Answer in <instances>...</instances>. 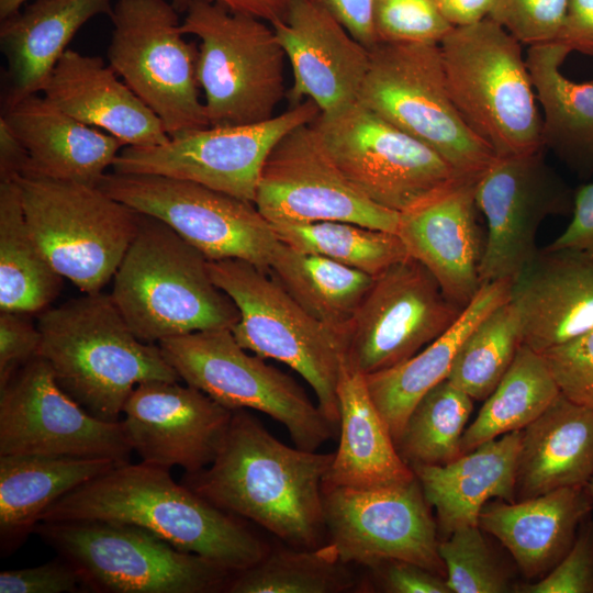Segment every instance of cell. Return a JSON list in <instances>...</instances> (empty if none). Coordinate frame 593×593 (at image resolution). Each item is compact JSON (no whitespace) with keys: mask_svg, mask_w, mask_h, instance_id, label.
<instances>
[{"mask_svg":"<svg viewBox=\"0 0 593 593\" xmlns=\"http://www.w3.org/2000/svg\"><path fill=\"white\" fill-rule=\"evenodd\" d=\"M181 14L189 5L198 0H169ZM216 2L232 12L242 13L260 19L269 24L282 19L292 0H204Z\"/></svg>","mask_w":593,"mask_h":593,"instance_id":"cell-53","label":"cell"},{"mask_svg":"<svg viewBox=\"0 0 593 593\" xmlns=\"http://www.w3.org/2000/svg\"><path fill=\"white\" fill-rule=\"evenodd\" d=\"M122 414L126 439L142 462L192 474L216 458L233 411L192 385L156 380L139 383Z\"/></svg>","mask_w":593,"mask_h":593,"instance_id":"cell-21","label":"cell"},{"mask_svg":"<svg viewBox=\"0 0 593 593\" xmlns=\"http://www.w3.org/2000/svg\"><path fill=\"white\" fill-rule=\"evenodd\" d=\"M34 532L77 569L85 589L99 592L211 593L225 591L234 574L127 523L40 522Z\"/></svg>","mask_w":593,"mask_h":593,"instance_id":"cell-7","label":"cell"},{"mask_svg":"<svg viewBox=\"0 0 593 593\" xmlns=\"http://www.w3.org/2000/svg\"><path fill=\"white\" fill-rule=\"evenodd\" d=\"M557 42L571 52L593 56V0H568L564 24Z\"/></svg>","mask_w":593,"mask_h":593,"instance_id":"cell-52","label":"cell"},{"mask_svg":"<svg viewBox=\"0 0 593 593\" xmlns=\"http://www.w3.org/2000/svg\"><path fill=\"white\" fill-rule=\"evenodd\" d=\"M592 510L585 486H567L522 501H489L479 526L501 541L533 579L546 575L564 557Z\"/></svg>","mask_w":593,"mask_h":593,"instance_id":"cell-27","label":"cell"},{"mask_svg":"<svg viewBox=\"0 0 593 593\" xmlns=\"http://www.w3.org/2000/svg\"><path fill=\"white\" fill-rule=\"evenodd\" d=\"M368 568L385 592L451 593L445 578L412 562L387 560Z\"/></svg>","mask_w":593,"mask_h":593,"instance_id":"cell-49","label":"cell"},{"mask_svg":"<svg viewBox=\"0 0 593 593\" xmlns=\"http://www.w3.org/2000/svg\"><path fill=\"white\" fill-rule=\"evenodd\" d=\"M570 53L558 42L528 46L526 63L542 108V147L588 179L593 175V82H575L561 72Z\"/></svg>","mask_w":593,"mask_h":593,"instance_id":"cell-34","label":"cell"},{"mask_svg":"<svg viewBox=\"0 0 593 593\" xmlns=\"http://www.w3.org/2000/svg\"><path fill=\"white\" fill-rule=\"evenodd\" d=\"M473 399L448 379L432 388L414 406L395 440L402 459L417 465H446L461 456L460 441Z\"/></svg>","mask_w":593,"mask_h":593,"instance_id":"cell-40","label":"cell"},{"mask_svg":"<svg viewBox=\"0 0 593 593\" xmlns=\"http://www.w3.org/2000/svg\"><path fill=\"white\" fill-rule=\"evenodd\" d=\"M550 249L573 248L593 257V182L574 190L571 221L549 245Z\"/></svg>","mask_w":593,"mask_h":593,"instance_id":"cell-50","label":"cell"},{"mask_svg":"<svg viewBox=\"0 0 593 593\" xmlns=\"http://www.w3.org/2000/svg\"><path fill=\"white\" fill-rule=\"evenodd\" d=\"M585 489H586L588 493L590 494V496L593 500V477L591 478V480L585 485Z\"/></svg>","mask_w":593,"mask_h":593,"instance_id":"cell-57","label":"cell"},{"mask_svg":"<svg viewBox=\"0 0 593 593\" xmlns=\"http://www.w3.org/2000/svg\"><path fill=\"white\" fill-rule=\"evenodd\" d=\"M254 204L271 224L343 221L398 234L401 219L345 178L313 122L293 128L272 148Z\"/></svg>","mask_w":593,"mask_h":593,"instance_id":"cell-18","label":"cell"},{"mask_svg":"<svg viewBox=\"0 0 593 593\" xmlns=\"http://www.w3.org/2000/svg\"><path fill=\"white\" fill-rule=\"evenodd\" d=\"M157 345L187 384L231 411L255 410L272 417L299 448L315 451L337 430L293 378L248 354L231 328L193 332Z\"/></svg>","mask_w":593,"mask_h":593,"instance_id":"cell-11","label":"cell"},{"mask_svg":"<svg viewBox=\"0 0 593 593\" xmlns=\"http://www.w3.org/2000/svg\"><path fill=\"white\" fill-rule=\"evenodd\" d=\"M90 519L145 528L177 549L208 558L234 573L255 564L270 550L245 519L177 483L168 469L142 461L116 465L58 499L40 517V522Z\"/></svg>","mask_w":593,"mask_h":593,"instance_id":"cell-2","label":"cell"},{"mask_svg":"<svg viewBox=\"0 0 593 593\" xmlns=\"http://www.w3.org/2000/svg\"><path fill=\"white\" fill-rule=\"evenodd\" d=\"M511 280L483 283L457 321L407 360L365 374L370 396L395 440L417 402L446 380L468 335L493 310L511 299Z\"/></svg>","mask_w":593,"mask_h":593,"instance_id":"cell-32","label":"cell"},{"mask_svg":"<svg viewBox=\"0 0 593 593\" xmlns=\"http://www.w3.org/2000/svg\"><path fill=\"white\" fill-rule=\"evenodd\" d=\"M208 267L239 311L231 328L237 343L296 371L338 429L337 384L345 358L340 337L310 315L269 270L242 259L209 260Z\"/></svg>","mask_w":593,"mask_h":593,"instance_id":"cell-6","label":"cell"},{"mask_svg":"<svg viewBox=\"0 0 593 593\" xmlns=\"http://www.w3.org/2000/svg\"><path fill=\"white\" fill-rule=\"evenodd\" d=\"M358 101L477 182L496 156L466 124L447 87L439 44L379 43Z\"/></svg>","mask_w":593,"mask_h":593,"instance_id":"cell-9","label":"cell"},{"mask_svg":"<svg viewBox=\"0 0 593 593\" xmlns=\"http://www.w3.org/2000/svg\"><path fill=\"white\" fill-rule=\"evenodd\" d=\"M42 92L71 118L104 130L124 146H155L170 138L158 116L99 56L67 48Z\"/></svg>","mask_w":593,"mask_h":593,"instance_id":"cell-25","label":"cell"},{"mask_svg":"<svg viewBox=\"0 0 593 593\" xmlns=\"http://www.w3.org/2000/svg\"><path fill=\"white\" fill-rule=\"evenodd\" d=\"M339 445L323 486L374 488L416 477L400 456L388 424L374 405L365 374L344 358L337 384Z\"/></svg>","mask_w":593,"mask_h":593,"instance_id":"cell-30","label":"cell"},{"mask_svg":"<svg viewBox=\"0 0 593 593\" xmlns=\"http://www.w3.org/2000/svg\"><path fill=\"white\" fill-rule=\"evenodd\" d=\"M116 465L120 462L100 457L0 456L2 552L9 553L20 547L54 502Z\"/></svg>","mask_w":593,"mask_h":593,"instance_id":"cell-33","label":"cell"},{"mask_svg":"<svg viewBox=\"0 0 593 593\" xmlns=\"http://www.w3.org/2000/svg\"><path fill=\"white\" fill-rule=\"evenodd\" d=\"M496 0H435L452 27H465L488 19Z\"/></svg>","mask_w":593,"mask_h":593,"instance_id":"cell-55","label":"cell"},{"mask_svg":"<svg viewBox=\"0 0 593 593\" xmlns=\"http://www.w3.org/2000/svg\"><path fill=\"white\" fill-rule=\"evenodd\" d=\"M320 113L314 101L307 99L262 122L206 126L155 146H125L112 169L118 174L192 181L254 203L272 148L290 131L313 122Z\"/></svg>","mask_w":593,"mask_h":593,"instance_id":"cell-15","label":"cell"},{"mask_svg":"<svg viewBox=\"0 0 593 593\" xmlns=\"http://www.w3.org/2000/svg\"><path fill=\"white\" fill-rule=\"evenodd\" d=\"M61 284L30 232L16 178L0 181V311L42 312Z\"/></svg>","mask_w":593,"mask_h":593,"instance_id":"cell-36","label":"cell"},{"mask_svg":"<svg viewBox=\"0 0 593 593\" xmlns=\"http://www.w3.org/2000/svg\"><path fill=\"white\" fill-rule=\"evenodd\" d=\"M181 31L200 40L197 77L210 126L275 116L287 97L286 55L269 23L198 0L186 10Z\"/></svg>","mask_w":593,"mask_h":593,"instance_id":"cell-8","label":"cell"},{"mask_svg":"<svg viewBox=\"0 0 593 593\" xmlns=\"http://www.w3.org/2000/svg\"><path fill=\"white\" fill-rule=\"evenodd\" d=\"M522 430L504 434L446 465H417L412 469L426 501L437 515L444 538L479 525L483 505L492 497L515 502V479Z\"/></svg>","mask_w":593,"mask_h":593,"instance_id":"cell-28","label":"cell"},{"mask_svg":"<svg viewBox=\"0 0 593 593\" xmlns=\"http://www.w3.org/2000/svg\"><path fill=\"white\" fill-rule=\"evenodd\" d=\"M429 507L416 478L374 488L323 486L326 542L350 566L402 560L446 579Z\"/></svg>","mask_w":593,"mask_h":593,"instance_id":"cell-16","label":"cell"},{"mask_svg":"<svg viewBox=\"0 0 593 593\" xmlns=\"http://www.w3.org/2000/svg\"><path fill=\"white\" fill-rule=\"evenodd\" d=\"M85 589L77 569L59 557L47 563L0 573V593H64Z\"/></svg>","mask_w":593,"mask_h":593,"instance_id":"cell-47","label":"cell"},{"mask_svg":"<svg viewBox=\"0 0 593 593\" xmlns=\"http://www.w3.org/2000/svg\"><path fill=\"white\" fill-rule=\"evenodd\" d=\"M450 97L496 157L544 149L541 114L522 44L490 18L439 43Z\"/></svg>","mask_w":593,"mask_h":593,"instance_id":"cell-5","label":"cell"},{"mask_svg":"<svg viewBox=\"0 0 593 593\" xmlns=\"http://www.w3.org/2000/svg\"><path fill=\"white\" fill-rule=\"evenodd\" d=\"M208 262L166 223L139 213L110 293L138 339L158 344L193 332L232 328L238 322L237 306L213 282Z\"/></svg>","mask_w":593,"mask_h":593,"instance_id":"cell-4","label":"cell"},{"mask_svg":"<svg viewBox=\"0 0 593 593\" xmlns=\"http://www.w3.org/2000/svg\"><path fill=\"white\" fill-rule=\"evenodd\" d=\"M268 270L315 320L345 337L373 277L279 240Z\"/></svg>","mask_w":593,"mask_h":593,"instance_id":"cell-35","label":"cell"},{"mask_svg":"<svg viewBox=\"0 0 593 593\" xmlns=\"http://www.w3.org/2000/svg\"><path fill=\"white\" fill-rule=\"evenodd\" d=\"M31 0H0V20H3L19 11Z\"/></svg>","mask_w":593,"mask_h":593,"instance_id":"cell-56","label":"cell"},{"mask_svg":"<svg viewBox=\"0 0 593 593\" xmlns=\"http://www.w3.org/2000/svg\"><path fill=\"white\" fill-rule=\"evenodd\" d=\"M519 589L524 593H593V519L582 522L571 548L552 570Z\"/></svg>","mask_w":593,"mask_h":593,"instance_id":"cell-46","label":"cell"},{"mask_svg":"<svg viewBox=\"0 0 593 593\" xmlns=\"http://www.w3.org/2000/svg\"><path fill=\"white\" fill-rule=\"evenodd\" d=\"M98 187L136 212L163 221L210 261L242 259L268 270L279 243L253 202L192 181L112 171Z\"/></svg>","mask_w":593,"mask_h":593,"instance_id":"cell-14","label":"cell"},{"mask_svg":"<svg viewBox=\"0 0 593 593\" xmlns=\"http://www.w3.org/2000/svg\"><path fill=\"white\" fill-rule=\"evenodd\" d=\"M373 25L378 44H439L454 29L435 0H376Z\"/></svg>","mask_w":593,"mask_h":593,"instance_id":"cell-43","label":"cell"},{"mask_svg":"<svg viewBox=\"0 0 593 593\" xmlns=\"http://www.w3.org/2000/svg\"><path fill=\"white\" fill-rule=\"evenodd\" d=\"M539 354L560 393L593 412V328Z\"/></svg>","mask_w":593,"mask_h":593,"instance_id":"cell-45","label":"cell"},{"mask_svg":"<svg viewBox=\"0 0 593 593\" xmlns=\"http://www.w3.org/2000/svg\"><path fill=\"white\" fill-rule=\"evenodd\" d=\"M592 477L593 412L560 393L522 429L515 501L585 486Z\"/></svg>","mask_w":593,"mask_h":593,"instance_id":"cell-31","label":"cell"},{"mask_svg":"<svg viewBox=\"0 0 593 593\" xmlns=\"http://www.w3.org/2000/svg\"><path fill=\"white\" fill-rule=\"evenodd\" d=\"M438 551L451 593L510 591L508 577L492 553L479 525L452 532L439 541Z\"/></svg>","mask_w":593,"mask_h":593,"instance_id":"cell-42","label":"cell"},{"mask_svg":"<svg viewBox=\"0 0 593 593\" xmlns=\"http://www.w3.org/2000/svg\"><path fill=\"white\" fill-rule=\"evenodd\" d=\"M29 164L27 150L4 120L0 119V181L23 177Z\"/></svg>","mask_w":593,"mask_h":593,"instance_id":"cell-54","label":"cell"},{"mask_svg":"<svg viewBox=\"0 0 593 593\" xmlns=\"http://www.w3.org/2000/svg\"><path fill=\"white\" fill-rule=\"evenodd\" d=\"M38 356L59 387L93 416L118 422L133 390L148 381H178L157 344L132 332L110 294L83 293L40 312Z\"/></svg>","mask_w":593,"mask_h":593,"instance_id":"cell-3","label":"cell"},{"mask_svg":"<svg viewBox=\"0 0 593 593\" xmlns=\"http://www.w3.org/2000/svg\"><path fill=\"white\" fill-rule=\"evenodd\" d=\"M1 119L30 157L23 177L98 187L124 146L109 133L71 118L38 93L4 107Z\"/></svg>","mask_w":593,"mask_h":593,"instance_id":"cell-26","label":"cell"},{"mask_svg":"<svg viewBox=\"0 0 593 593\" xmlns=\"http://www.w3.org/2000/svg\"><path fill=\"white\" fill-rule=\"evenodd\" d=\"M474 198L488 224L481 283L513 281L532 261L541 223L569 215L574 190L548 165L544 149L496 157L475 182Z\"/></svg>","mask_w":593,"mask_h":593,"instance_id":"cell-19","label":"cell"},{"mask_svg":"<svg viewBox=\"0 0 593 593\" xmlns=\"http://www.w3.org/2000/svg\"><path fill=\"white\" fill-rule=\"evenodd\" d=\"M568 0H496L490 19L521 44L555 43L564 24Z\"/></svg>","mask_w":593,"mask_h":593,"instance_id":"cell-44","label":"cell"},{"mask_svg":"<svg viewBox=\"0 0 593 593\" xmlns=\"http://www.w3.org/2000/svg\"><path fill=\"white\" fill-rule=\"evenodd\" d=\"M521 345L519 318L512 302L507 301L468 335L447 379L473 400L484 401L511 367Z\"/></svg>","mask_w":593,"mask_h":593,"instance_id":"cell-41","label":"cell"},{"mask_svg":"<svg viewBox=\"0 0 593 593\" xmlns=\"http://www.w3.org/2000/svg\"><path fill=\"white\" fill-rule=\"evenodd\" d=\"M475 183L459 184L401 214L398 235L407 254L436 278L445 296L466 309L482 283L484 244L478 224Z\"/></svg>","mask_w":593,"mask_h":593,"instance_id":"cell-24","label":"cell"},{"mask_svg":"<svg viewBox=\"0 0 593 593\" xmlns=\"http://www.w3.org/2000/svg\"><path fill=\"white\" fill-rule=\"evenodd\" d=\"M559 394L541 355L522 344L511 367L465 429L460 441L461 455L504 434L522 430Z\"/></svg>","mask_w":593,"mask_h":593,"instance_id":"cell-37","label":"cell"},{"mask_svg":"<svg viewBox=\"0 0 593 593\" xmlns=\"http://www.w3.org/2000/svg\"><path fill=\"white\" fill-rule=\"evenodd\" d=\"M333 458L287 446L247 410H235L214 461L183 484L288 546L310 549L326 541L323 481Z\"/></svg>","mask_w":593,"mask_h":593,"instance_id":"cell-1","label":"cell"},{"mask_svg":"<svg viewBox=\"0 0 593 593\" xmlns=\"http://www.w3.org/2000/svg\"><path fill=\"white\" fill-rule=\"evenodd\" d=\"M132 451L122 422L87 412L40 356L0 388V456L100 457L123 463Z\"/></svg>","mask_w":593,"mask_h":593,"instance_id":"cell-20","label":"cell"},{"mask_svg":"<svg viewBox=\"0 0 593 593\" xmlns=\"http://www.w3.org/2000/svg\"><path fill=\"white\" fill-rule=\"evenodd\" d=\"M41 333L25 313L0 312V388L38 357Z\"/></svg>","mask_w":593,"mask_h":593,"instance_id":"cell-48","label":"cell"},{"mask_svg":"<svg viewBox=\"0 0 593 593\" xmlns=\"http://www.w3.org/2000/svg\"><path fill=\"white\" fill-rule=\"evenodd\" d=\"M169 0H118L110 20V67L171 137L210 126L197 77L199 49L186 41Z\"/></svg>","mask_w":593,"mask_h":593,"instance_id":"cell-13","label":"cell"},{"mask_svg":"<svg viewBox=\"0 0 593 593\" xmlns=\"http://www.w3.org/2000/svg\"><path fill=\"white\" fill-rule=\"evenodd\" d=\"M271 224V223H270ZM277 238L376 277L409 256L398 234L343 221L271 224Z\"/></svg>","mask_w":593,"mask_h":593,"instance_id":"cell-39","label":"cell"},{"mask_svg":"<svg viewBox=\"0 0 593 593\" xmlns=\"http://www.w3.org/2000/svg\"><path fill=\"white\" fill-rule=\"evenodd\" d=\"M522 344L537 353L593 328V257L573 248L538 250L512 281Z\"/></svg>","mask_w":593,"mask_h":593,"instance_id":"cell-23","label":"cell"},{"mask_svg":"<svg viewBox=\"0 0 593 593\" xmlns=\"http://www.w3.org/2000/svg\"><path fill=\"white\" fill-rule=\"evenodd\" d=\"M358 586L350 564L327 542L310 549H271L249 568L233 574L230 593H342Z\"/></svg>","mask_w":593,"mask_h":593,"instance_id":"cell-38","label":"cell"},{"mask_svg":"<svg viewBox=\"0 0 593 593\" xmlns=\"http://www.w3.org/2000/svg\"><path fill=\"white\" fill-rule=\"evenodd\" d=\"M30 232L53 268L81 292L113 279L138 228L139 213L99 187L16 178Z\"/></svg>","mask_w":593,"mask_h":593,"instance_id":"cell-10","label":"cell"},{"mask_svg":"<svg viewBox=\"0 0 593 593\" xmlns=\"http://www.w3.org/2000/svg\"><path fill=\"white\" fill-rule=\"evenodd\" d=\"M112 0H31L1 20L9 90L4 107L43 91L69 42L90 19L113 11Z\"/></svg>","mask_w":593,"mask_h":593,"instance_id":"cell-29","label":"cell"},{"mask_svg":"<svg viewBox=\"0 0 593 593\" xmlns=\"http://www.w3.org/2000/svg\"><path fill=\"white\" fill-rule=\"evenodd\" d=\"M463 309L410 255L373 277L345 337V360L363 374L401 363L445 333Z\"/></svg>","mask_w":593,"mask_h":593,"instance_id":"cell-17","label":"cell"},{"mask_svg":"<svg viewBox=\"0 0 593 593\" xmlns=\"http://www.w3.org/2000/svg\"><path fill=\"white\" fill-rule=\"evenodd\" d=\"M270 25L291 66V107L310 99L321 114H333L358 101L370 49L327 10L313 0H292Z\"/></svg>","mask_w":593,"mask_h":593,"instance_id":"cell-22","label":"cell"},{"mask_svg":"<svg viewBox=\"0 0 593 593\" xmlns=\"http://www.w3.org/2000/svg\"><path fill=\"white\" fill-rule=\"evenodd\" d=\"M327 10L359 43L371 49L378 44L373 12L376 0H313Z\"/></svg>","mask_w":593,"mask_h":593,"instance_id":"cell-51","label":"cell"},{"mask_svg":"<svg viewBox=\"0 0 593 593\" xmlns=\"http://www.w3.org/2000/svg\"><path fill=\"white\" fill-rule=\"evenodd\" d=\"M313 123L345 178L388 210L403 214L470 182L430 147L359 101L320 113Z\"/></svg>","mask_w":593,"mask_h":593,"instance_id":"cell-12","label":"cell"}]
</instances>
